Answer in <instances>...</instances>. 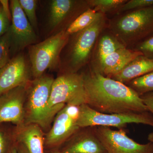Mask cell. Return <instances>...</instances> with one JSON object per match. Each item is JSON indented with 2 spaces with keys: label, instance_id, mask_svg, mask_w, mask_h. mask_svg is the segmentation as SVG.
<instances>
[{
  "label": "cell",
  "instance_id": "1",
  "mask_svg": "<svg viewBox=\"0 0 153 153\" xmlns=\"http://www.w3.org/2000/svg\"><path fill=\"white\" fill-rule=\"evenodd\" d=\"M86 104L105 114L149 111L140 96L125 83L91 71L82 74Z\"/></svg>",
  "mask_w": 153,
  "mask_h": 153
},
{
  "label": "cell",
  "instance_id": "2",
  "mask_svg": "<svg viewBox=\"0 0 153 153\" xmlns=\"http://www.w3.org/2000/svg\"><path fill=\"white\" fill-rule=\"evenodd\" d=\"M110 31L126 47L153 34V5L129 11L110 22Z\"/></svg>",
  "mask_w": 153,
  "mask_h": 153
},
{
  "label": "cell",
  "instance_id": "3",
  "mask_svg": "<svg viewBox=\"0 0 153 153\" xmlns=\"http://www.w3.org/2000/svg\"><path fill=\"white\" fill-rule=\"evenodd\" d=\"M54 80L52 76L43 74L27 84L25 123L35 124L42 129L49 127L53 119L49 114L48 104Z\"/></svg>",
  "mask_w": 153,
  "mask_h": 153
},
{
  "label": "cell",
  "instance_id": "4",
  "mask_svg": "<svg viewBox=\"0 0 153 153\" xmlns=\"http://www.w3.org/2000/svg\"><path fill=\"white\" fill-rule=\"evenodd\" d=\"M105 24V15L97 13L91 25L73 34L74 36L68 51L67 70L65 72L77 73L79 69L87 64Z\"/></svg>",
  "mask_w": 153,
  "mask_h": 153
},
{
  "label": "cell",
  "instance_id": "5",
  "mask_svg": "<svg viewBox=\"0 0 153 153\" xmlns=\"http://www.w3.org/2000/svg\"><path fill=\"white\" fill-rule=\"evenodd\" d=\"M82 74L65 72L54 79L48 104L52 119L66 105L86 104Z\"/></svg>",
  "mask_w": 153,
  "mask_h": 153
},
{
  "label": "cell",
  "instance_id": "6",
  "mask_svg": "<svg viewBox=\"0 0 153 153\" xmlns=\"http://www.w3.org/2000/svg\"><path fill=\"white\" fill-rule=\"evenodd\" d=\"M69 37L66 29H63L44 41L30 46L29 57L34 79L43 75L47 69L57 68L60 53L68 43Z\"/></svg>",
  "mask_w": 153,
  "mask_h": 153
},
{
  "label": "cell",
  "instance_id": "7",
  "mask_svg": "<svg viewBox=\"0 0 153 153\" xmlns=\"http://www.w3.org/2000/svg\"><path fill=\"white\" fill-rule=\"evenodd\" d=\"M143 124L153 127V114L149 111L128 114H105L94 110L86 104L79 105L77 125L79 128L103 126L124 129L128 124Z\"/></svg>",
  "mask_w": 153,
  "mask_h": 153
},
{
  "label": "cell",
  "instance_id": "8",
  "mask_svg": "<svg viewBox=\"0 0 153 153\" xmlns=\"http://www.w3.org/2000/svg\"><path fill=\"white\" fill-rule=\"evenodd\" d=\"M96 133L107 153H153V144H142L128 136L125 129L95 127Z\"/></svg>",
  "mask_w": 153,
  "mask_h": 153
},
{
  "label": "cell",
  "instance_id": "9",
  "mask_svg": "<svg viewBox=\"0 0 153 153\" xmlns=\"http://www.w3.org/2000/svg\"><path fill=\"white\" fill-rule=\"evenodd\" d=\"M12 24L8 33L10 51L17 52L36 44L38 36L19 4V0L10 1Z\"/></svg>",
  "mask_w": 153,
  "mask_h": 153
},
{
  "label": "cell",
  "instance_id": "10",
  "mask_svg": "<svg viewBox=\"0 0 153 153\" xmlns=\"http://www.w3.org/2000/svg\"><path fill=\"white\" fill-rule=\"evenodd\" d=\"M27 85L15 88L0 96V124L12 123L18 126L25 123Z\"/></svg>",
  "mask_w": 153,
  "mask_h": 153
},
{
  "label": "cell",
  "instance_id": "11",
  "mask_svg": "<svg viewBox=\"0 0 153 153\" xmlns=\"http://www.w3.org/2000/svg\"><path fill=\"white\" fill-rule=\"evenodd\" d=\"M30 70L24 55L19 54L10 59L0 69V96L30 81Z\"/></svg>",
  "mask_w": 153,
  "mask_h": 153
},
{
  "label": "cell",
  "instance_id": "12",
  "mask_svg": "<svg viewBox=\"0 0 153 153\" xmlns=\"http://www.w3.org/2000/svg\"><path fill=\"white\" fill-rule=\"evenodd\" d=\"M58 150L63 153H107L97 135L95 127L79 128Z\"/></svg>",
  "mask_w": 153,
  "mask_h": 153
},
{
  "label": "cell",
  "instance_id": "13",
  "mask_svg": "<svg viewBox=\"0 0 153 153\" xmlns=\"http://www.w3.org/2000/svg\"><path fill=\"white\" fill-rule=\"evenodd\" d=\"M77 120L68 114L63 107L56 115L52 128L45 137L44 146L52 149L62 146L79 128Z\"/></svg>",
  "mask_w": 153,
  "mask_h": 153
},
{
  "label": "cell",
  "instance_id": "14",
  "mask_svg": "<svg viewBox=\"0 0 153 153\" xmlns=\"http://www.w3.org/2000/svg\"><path fill=\"white\" fill-rule=\"evenodd\" d=\"M89 7L87 1L53 0L50 2L49 19V26L55 29L64 22L73 17L76 18Z\"/></svg>",
  "mask_w": 153,
  "mask_h": 153
},
{
  "label": "cell",
  "instance_id": "15",
  "mask_svg": "<svg viewBox=\"0 0 153 153\" xmlns=\"http://www.w3.org/2000/svg\"><path fill=\"white\" fill-rule=\"evenodd\" d=\"M14 140L24 145L29 153H44V134L40 126L24 123L13 131Z\"/></svg>",
  "mask_w": 153,
  "mask_h": 153
},
{
  "label": "cell",
  "instance_id": "16",
  "mask_svg": "<svg viewBox=\"0 0 153 153\" xmlns=\"http://www.w3.org/2000/svg\"><path fill=\"white\" fill-rule=\"evenodd\" d=\"M140 52L126 47L118 49L104 59L97 73L111 78L140 55Z\"/></svg>",
  "mask_w": 153,
  "mask_h": 153
},
{
  "label": "cell",
  "instance_id": "17",
  "mask_svg": "<svg viewBox=\"0 0 153 153\" xmlns=\"http://www.w3.org/2000/svg\"><path fill=\"white\" fill-rule=\"evenodd\" d=\"M92 61L94 72H97L104 59L118 49L126 47L110 31L100 34L97 41Z\"/></svg>",
  "mask_w": 153,
  "mask_h": 153
},
{
  "label": "cell",
  "instance_id": "18",
  "mask_svg": "<svg viewBox=\"0 0 153 153\" xmlns=\"http://www.w3.org/2000/svg\"><path fill=\"white\" fill-rule=\"evenodd\" d=\"M152 71L153 59L140 55L111 78L126 84L132 79Z\"/></svg>",
  "mask_w": 153,
  "mask_h": 153
},
{
  "label": "cell",
  "instance_id": "19",
  "mask_svg": "<svg viewBox=\"0 0 153 153\" xmlns=\"http://www.w3.org/2000/svg\"><path fill=\"white\" fill-rule=\"evenodd\" d=\"M97 12L89 8L76 17L68 26L66 32L69 36L80 32L88 27L95 20Z\"/></svg>",
  "mask_w": 153,
  "mask_h": 153
},
{
  "label": "cell",
  "instance_id": "20",
  "mask_svg": "<svg viewBox=\"0 0 153 153\" xmlns=\"http://www.w3.org/2000/svg\"><path fill=\"white\" fill-rule=\"evenodd\" d=\"M126 84L134 90L140 96L153 92V71L132 79Z\"/></svg>",
  "mask_w": 153,
  "mask_h": 153
},
{
  "label": "cell",
  "instance_id": "21",
  "mask_svg": "<svg viewBox=\"0 0 153 153\" xmlns=\"http://www.w3.org/2000/svg\"><path fill=\"white\" fill-rule=\"evenodd\" d=\"M127 1L126 0H89L87 1L89 7L102 13H109L118 10Z\"/></svg>",
  "mask_w": 153,
  "mask_h": 153
},
{
  "label": "cell",
  "instance_id": "22",
  "mask_svg": "<svg viewBox=\"0 0 153 153\" xmlns=\"http://www.w3.org/2000/svg\"><path fill=\"white\" fill-rule=\"evenodd\" d=\"M19 4L34 30L38 27L36 9L37 1L36 0H19Z\"/></svg>",
  "mask_w": 153,
  "mask_h": 153
},
{
  "label": "cell",
  "instance_id": "23",
  "mask_svg": "<svg viewBox=\"0 0 153 153\" xmlns=\"http://www.w3.org/2000/svg\"><path fill=\"white\" fill-rule=\"evenodd\" d=\"M10 42L7 32L0 38V69L10 61Z\"/></svg>",
  "mask_w": 153,
  "mask_h": 153
},
{
  "label": "cell",
  "instance_id": "24",
  "mask_svg": "<svg viewBox=\"0 0 153 153\" xmlns=\"http://www.w3.org/2000/svg\"><path fill=\"white\" fill-rule=\"evenodd\" d=\"M15 143L13 131L11 132L0 126V153H7Z\"/></svg>",
  "mask_w": 153,
  "mask_h": 153
},
{
  "label": "cell",
  "instance_id": "25",
  "mask_svg": "<svg viewBox=\"0 0 153 153\" xmlns=\"http://www.w3.org/2000/svg\"><path fill=\"white\" fill-rule=\"evenodd\" d=\"M135 46L134 50L140 52L145 57L153 59V34Z\"/></svg>",
  "mask_w": 153,
  "mask_h": 153
},
{
  "label": "cell",
  "instance_id": "26",
  "mask_svg": "<svg viewBox=\"0 0 153 153\" xmlns=\"http://www.w3.org/2000/svg\"><path fill=\"white\" fill-rule=\"evenodd\" d=\"M153 5V0H130L127 1L118 11L119 12H128Z\"/></svg>",
  "mask_w": 153,
  "mask_h": 153
},
{
  "label": "cell",
  "instance_id": "27",
  "mask_svg": "<svg viewBox=\"0 0 153 153\" xmlns=\"http://www.w3.org/2000/svg\"><path fill=\"white\" fill-rule=\"evenodd\" d=\"M10 21L0 4V38L8 31Z\"/></svg>",
  "mask_w": 153,
  "mask_h": 153
},
{
  "label": "cell",
  "instance_id": "28",
  "mask_svg": "<svg viewBox=\"0 0 153 153\" xmlns=\"http://www.w3.org/2000/svg\"><path fill=\"white\" fill-rule=\"evenodd\" d=\"M140 97L149 112L153 114V92L145 94Z\"/></svg>",
  "mask_w": 153,
  "mask_h": 153
},
{
  "label": "cell",
  "instance_id": "29",
  "mask_svg": "<svg viewBox=\"0 0 153 153\" xmlns=\"http://www.w3.org/2000/svg\"><path fill=\"white\" fill-rule=\"evenodd\" d=\"M9 1L7 0H1L0 1V4L2 8L3 11L4 12L6 16L8 17L9 20H12V16L10 7L9 6Z\"/></svg>",
  "mask_w": 153,
  "mask_h": 153
},
{
  "label": "cell",
  "instance_id": "30",
  "mask_svg": "<svg viewBox=\"0 0 153 153\" xmlns=\"http://www.w3.org/2000/svg\"><path fill=\"white\" fill-rule=\"evenodd\" d=\"M16 143L18 153H29L24 145L19 143L16 142Z\"/></svg>",
  "mask_w": 153,
  "mask_h": 153
},
{
  "label": "cell",
  "instance_id": "31",
  "mask_svg": "<svg viewBox=\"0 0 153 153\" xmlns=\"http://www.w3.org/2000/svg\"><path fill=\"white\" fill-rule=\"evenodd\" d=\"M7 153H18L17 152L16 146V142H15V144L11 148L10 150Z\"/></svg>",
  "mask_w": 153,
  "mask_h": 153
},
{
  "label": "cell",
  "instance_id": "32",
  "mask_svg": "<svg viewBox=\"0 0 153 153\" xmlns=\"http://www.w3.org/2000/svg\"><path fill=\"white\" fill-rule=\"evenodd\" d=\"M44 153H63L61 152L60 151L55 149H48V150L44 151Z\"/></svg>",
  "mask_w": 153,
  "mask_h": 153
},
{
  "label": "cell",
  "instance_id": "33",
  "mask_svg": "<svg viewBox=\"0 0 153 153\" xmlns=\"http://www.w3.org/2000/svg\"><path fill=\"white\" fill-rule=\"evenodd\" d=\"M148 140L149 142L152 143L153 144V131L148 135Z\"/></svg>",
  "mask_w": 153,
  "mask_h": 153
}]
</instances>
